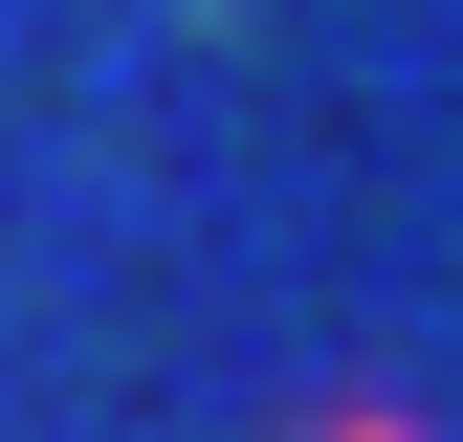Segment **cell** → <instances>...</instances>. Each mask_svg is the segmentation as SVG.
<instances>
[{"mask_svg":"<svg viewBox=\"0 0 463 442\" xmlns=\"http://www.w3.org/2000/svg\"><path fill=\"white\" fill-rule=\"evenodd\" d=\"M331 442H420V420H331Z\"/></svg>","mask_w":463,"mask_h":442,"instance_id":"1","label":"cell"}]
</instances>
